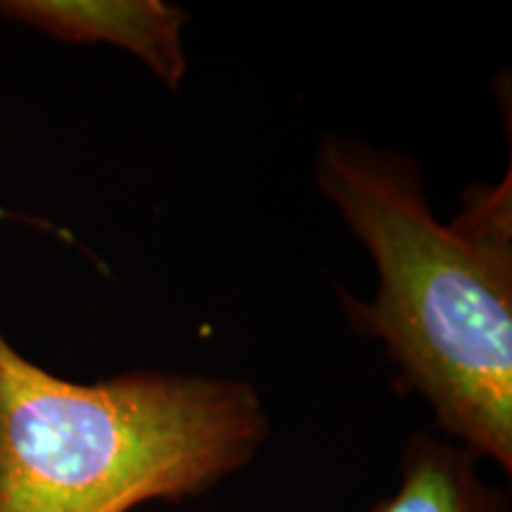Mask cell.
<instances>
[{
  "label": "cell",
  "mask_w": 512,
  "mask_h": 512,
  "mask_svg": "<svg viewBox=\"0 0 512 512\" xmlns=\"http://www.w3.org/2000/svg\"><path fill=\"white\" fill-rule=\"evenodd\" d=\"M252 384L131 370L62 380L0 332V512H131L200 496L266 444Z\"/></svg>",
  "instance_id": "cell-2"
},
{
  "label": "cell",
  "mask_w": 512,
  "mask_h": 512,
  "mask_svg": "<svg viewBox=\"0 0 512 512\" xmlns=\"http://www.w3.org/2000/svg\"><path fill=\"white\" fill-rule=\"evenodd\" d=\"M373 512H510V501L484 482L470 451L418 432L403 451L399 489Z\"/></svg>",
  "instance_id": "cell-4"
},
{
  "label": "cell",
  "mask_w": 512,
  "mask_h": 512,
  "mask_svg": "<svg viewBox=\"0 0 512 512\" xmlns=\"http://www.w3.org/2000/svg\"><path fill=\"white\" fill-rule=\"evenodd\" d=\"M316 183L373 256V302L342 294L349 323L382 339L403 382L477 460L512 475V174L475 183L439 223L411 159L330 136Z\"/></svg>",
  "instance_id": "cell-1"
},
{
  "label": "cell",
  "mask_w": 512,
  "mask_h": 512,
  "mask_svg": "<svg viewBox=\"0 0 512 512\" xmlns=\"http://www.w3.org/2000/svg\"><path fill=\"white\" fill-rule=\"evenodd\" d=\"M0 15L67 43H112L176 91L188 72V12L166 0H0Z\"/></svg>",
  "instance_id": "cell-3"
}]
</instances>
